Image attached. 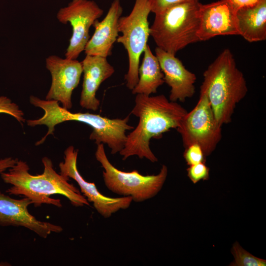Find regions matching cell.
I'll list each match as a JSON object with an SVG mask.
<instances>
[{
    "label": "cell",
    "mask_w": 266,
    "mask_h": 266,
    "mask_svg": "<svg viewBox=\"0 0 266 266\" xmlns=\"http://www.w3.org/2000/svg\"><path fill=\"white\" fill-rule=\"evenodd\" d=\"M233 7L237 11L238 9L252 7L257 4L261 0H229Z\"/></svg>",
    "instance_id": "cell-24"
},
{
    "label": "cell",
    "mask_w": 266,
    "mask_h": 266,
    "mask_svg": "<svg viewBox=\"0 0 266 266\" xmlns=\"http://www.w3.org/2000/svg\"><path fill=\"white\" fill-rule=\"evenodd\" d=\"M45 66L52 77L45 99L58 101L63 107L69 110L72 106V92L78 86L83 73L81 62L50 55L45 59Z\"/></svg>",
    "instance_id": "cell-11"
},
{
    "label": "cell",
    "mask_w": 266,
    "mask_h": 266,
    "mask_svg": "<svg viewBox=\"0 0 266 266\" xmlns=\"http://www.w3.org/2000/svg\"><path fill=\"white\" fill-rule=\"evenodd\" d=\"M78 150L73 146L68 147L64 152V161L60 163V173L74 180L80 187L82 195L95 209L104 218H109L121 209H126L131 205V197L110 198L104 196L98 190L94 182L86 181L79 173L77 166Z\"/></svg>",
    "instance_id": "cell-10"
},
{
    "label": "cell",
    "mask_w": 266,
    "mask_h": 266,
    "mask_svg": "<svg viewBox=\"0 0 266 266\" xmlns=\"http://www.w3.org/2000/svg\"><path fill=\"white\" fill-rule=\"evenodd\" d=\"M151 9L148 0H135L131 13L121 16L118 22L119 35L116 42L127 50L129 67L125 75L127 87L132 90L138 81L140 58L150 36L148 16Z\"/></svg>",
    "instance_id": "cell-7"
},
{
    "label": "cell",
    "mask_w": 266,
    "mask_h": 266,
    "mask_svg": "<svg viewBox=\"0 0 266 266\" xmlns=\"http://www.w3.org/2000/svg\"><path fill=\"white\" fill-rule=\"evenodd\" d=\"M231 253L234 257V261L230 266H266V260L258 258L245 250L235 241L233 245Z\"/></svg>",
    "instance_id": "cell-19"
},
{
    "label": "cell",
    "mask_w": 266,
    "mask_h": 266,
    "mask_svg": "<svg viewBox=\"0 0 266 266\" xmlns=\"http://www.w3.org/2000/svg\"><path fill=\"white\" fill-rule=\"evenodd\" d=\"M18 160L17 158L8 157L0 159V174L13 166Z\"/></svg>",
    "instance_id": "cell-25"
},
{
    "label": "cell",
    "mask_w": 266,
    "mask_h": 266,
    "mask_svg": "<svg viewBox=\"0 0 266 266\" xmlns=\"http://www.w3.org/2000/svg\"><path fill=\"white\" fill-rule=\"evenodd\" d=\"M186 0H148L151 12L155 14L175 4Z\"/></svg>",
    "instance_id": "cell-23"
},
{
    "label": "cell",
    "mask_w": 266,
    "mask_h": 266,
    "mask_svg": "<svg viewBox=\"0 0 266 266\" xmlns=\"http://www.w3.org/2000/svg\"><path fill=\"white\" fill-rule=\"evenodd\" d=\"M103 13L97 3L90 0H72L59 10L58 20L64 24L68 23L72 27V35L65 55L66 58L76 60L84 51L90 38V27Z\"/></svg>",
    "instance_id": "cell-9"
},
{
    "label": "cell",
    "mask_w": 266,
    "mask_h": 266,
    "mask_svg": "<svg viewBox=\"0 0 266 266\" xmlns=\"http://www.w3.org/2000/svg\"><path fill=\"white\" fill-rule=\"evenodd\" d=\"M134 102L131 113L138 118V123L127 135L124 147L119 154L123 160L137 156L156 162L158 160L150 148V140L161 136L171 129H176L188 112L164 95L136 94Z\"/></svg>",
    "instance_id": "cell-1"
},
{
    "label": "cell",
    "mask_w": 266,
    "mask_h": 266,
    "mask_svg": "<svg viewBox=\"0 0 266 266\" xmlns=\"http://www.w3.org/2000/svg\"><path fill=\"white\" fill-rule=\"evenodd\" d=\"M236 12L229 0L200 3L197 33L200 41H206L218 35H239Z\"/></svg>",
    "instance_id": "cell-12"
},
{
    "label": "cell",
    "mask_w": 266,
    "mask_h": 266,
    "mask_svg": "<svg viewBox=\"0 0 266 266\" xmlns=\"http://www.w3.org/2000/svg\"><path fill=\"white\" fill-rule=\"evenodd\" d=\"M32 204L27 197L15 199L0 191V225L23 227L44 238L52 233L63 231L60 226L41 221L32 215L28 209V206Z\"/></svg>",
    "instance_id": "cell-13"
},
{
    "label": "cell",
    "mask_w": 266,
    "mask_h": 266,
    "mask_svg": "<svg viewBox=\"0 0 266 266\" xmlns=\"http://www.w3.org/2000/svg\"><path fill=\"white\" fill-rule=\"evenodd\" d=\"M30 103L44 111L40 118L27 121L31 127L45 125L48 131L44 137L36 143H43L47 136L53 134L56 125L66 121H77L91 126L92 132L89 138L94 140L97 145L106 144L111 149V153H119L124 148L127 139L126 132L134 127L129 125V116L124 118L109 119L99 114L89 112L72 113L62 106L54 100H44L34 96L30 97Z\"/></svg>",
    "instance_id": "cell-3"
},
{
    "label": "cell",
    "mask_w": 266,
    "mask_h": 266,
    "mask_svg": "<svg viewBox=\"0 0 266 266\" xmlns=\"http://www.w3.org/2000/svg\"><path fill=\"white\" fill-rule=\"evenodd\" d=\"M222 127L215 117L206 95L200 92L196 105L187 113L176 130L185 148L197 144L206 157L213 153L221 141Z\"/></svg>",
    "instance_id": "cell-8"
},
{
    "label": "cell",
    "mask_w": 266,
    "mask_h": 266,
    "mask_svg": "<svg viewBox=\"0 0 266 266\" xmlns=\"http://www.w3.org/2000/svg\"><path fill=\"white\" fill-rule=\"evenodd\" d=\"M42 163L44 170L40 174H31L27 163L19 159L7 171L1 172L3 181L11 185L6 192L10 195L29 198L35 207L47 204L62 207L60 199L50 197L53 195L65 197L76 207L89 205V202L80 191L69 183V178L56 171L50 158L43 157Z\"/></svg>",
    "instance_id": "cell-2"
},
{
    "label": "cell",
    "mask_w": 266,
    "mask_h": 266,
    "mask_svg": "<svg viewBox=\"0 0 266 266\" xmlns=\"http://www.w3.org/2000/svg\"><path fill=\"white\" fill-rule=\"evenodd\" d=\"M143 54L138 68V81L132 92L134 95L150 96L156 93L158 88L165 83L164 74L157 57L148 44Z\"/></svg>",
    "instance_id": "cell-18"
},
{
    "label": "cell",
    "mask_w": 266,
    "mask_h": 266,
    "mask_svg": "<svg viewBox=\"0 0 266 266\" xmlns=\"http://www.w3.org/2000/svg\"><path fill=\"white\" fill-rule=\"evenodd\" d=\"M199 0H186L155 14L150 35L157 47L175 55L189 44L200 41Z\"/></svg>",
    "instance_id": "cell-5"
},
{
    "label": "cell",
    "mask_w": 266,
    "mask_h": 266,
    "mask_svg": "<svg viewBox=\"0 0 266 266\" xmlns=\"http://www.w3.org/2000/svg\"><path fill=\"white\" fill-rule=\"evenodd\" d=\"M11 116L23 124L25 122L24 114L19 105L5 96H0V114Z\"/></svg>",
    "instance_id": "cell-20"
},
{
    "label": "cell",
    "mask_w": 266,
    "mask_h": 266,
    "mask_svg": "<svg viewBox=\"0 0 266 266\" xmlns=\"http://www.w3.org/2000/svg\"><path fill=\"white\" fill-rule=\"evenodd\" d=\"M95 157L103 168L102 176L108 189L123 197H131L134 202H142L155 196L167 177L166 165L162 166L156 175H143L137 170L126 172L118 169L108 159L103 143L97 145Z\"/></svg>",
    "instance_id": "cell-6"
},
{
    "label": "cell",
    "mask_w": 266,
    "mask_h": 266,
    "mask_svg": "<svg viewBox=\"0 0 266 266\" xmlns=\"http://www.w3.org/2000/svg\"><path fill=\"white\" fill-rule=\"evenodd\" d=\"M185 149L183 156L189 166L205 162L206 157L201 147L198 145L193 144Z\"/></svg>",
    "instance_id": "cell-22"
},
{
    "label": "cell",
    "mask_w": 266,
    "mask_h": 266,
    "mask_svg": "<svg viewBox=\"0 0 266 266\" xmlns=\"http://www.w3.org/2000/svg\"><path fill=\"white\" fill-rule=\"evenodd\" d=\"M187 171L189 178L194 184L209 178V168L206 166L205 162L190 166Z\"/></svg>",
    "instance_id": "cell-21"
},
{
    "label": "cell",
    "mask_w": 266,
    "mask_h": 266,
    "mask_svg": "<svg viewBox=\"0 0 266 266\" xmlns=\"http://www.w3.org/2000/svg\"><path fill=\"white\" fill-rule=\"evenodd\" d=\"M164 79L170 87L169 100L172 101L184 102L195 93L196 75L187 69L175 55L156 47L155 50Z\"/></svg>",
    "instance_id": "cell-14"
},
{
    "label": "cell",
    "mask_w": 266,
    "mask_h": 266,
    "mask_svg": "<svg viewBox=\"0 0 266 266\" xmlns=\"http://www.w3.org/2000/svg\"><path fill=\"white\" fill-rule=\"evenodd\" d=\"M122 12L120 0H113L104 18L100 21H95L93 25L95 32L84 51L86 55L107 58L111 55L119 36L118 22Z\"/></svg>",
    "instance_id": "cell-15"
},
{
    "label": "cell",
    "mask_w": 266,
    "mask_h": 266,
    "mask_svg": "<svg viewBox=\"0 0 266 266\" xmlns=\"http://www.w3.org/2000/svg\"><path fill=\"white\" fill-rule=\"evenodd\" d=\"M83 79L80 99V106L93 111L98 110L100 100L96 93L101 83L114 73V67L107 58L86 55L81 61Z\"/></svg>",
    "instance_id": "cell-16"
},
{
    "label": "cell",
    "mask_w": 266,
    "mask_h": 266,
    "mask_svg": "<svg viewBox=\"0 0 266 266\" xmlns=\"http://www.w3.org/2000/svg\"><path fill=\"white\" fill-rule=\"evenodd\" d=\"M236 19L239 35L249 42L266 39V0L256 5L238 9Z\"/></svg>",
    "instance_id": "cell-17"
},
{
    "label": "cell",
    "mask_w": 266,
    "mask_h": 266,
    "mask_svg": "<svg viewBox=\"0 0 266 266\" xmlns=\"http://www.w3.org/2000/svg\"><path fill=\"white\" fill-rule=\"evenodd\" d=\"M200 92L204 93L218 123H230L236 105L248 92L246 81L233 54L224 49L203 74Z\"/></svg>",
    "instance_id": "cell-4"
}]
</instances>
